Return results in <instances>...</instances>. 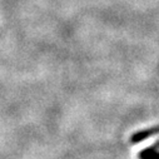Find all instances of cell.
Returning <instances> with one entry per match:
<instances>
[{"label":"cell","instance_id":"6da1fadb","mask_svg":"<svg viewBox=\"0 0 159 159\" xmlns=\"http://www.w3.org/2000/svg\"><path fill=\"white\" fill-rule=\"evenodd\" d=\"M155 134H159V125L158 127H153V128H149V129H144V130H139L137 133H134L132 137H130V142L137 144V143H140L143 142L144 139L152 137V135H155Z\"/></svg>","mask_w":159,"mask_h":159},{"label":"cell","instance_id":"7a4b0ae2","mask_svg":"<svg viewBox=\"0 0 159 159\" xmlns=\"http://www.w3.org/2000/svg\"><path fill=\"white\" fill-rule=\"evenodd\" d=\"M139 159H159V140L155 144L143 149L139 153Z\"/></svg>","mask_w":159,"mask_h":159}]
</instances>
